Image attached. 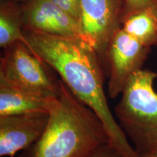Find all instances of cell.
Masks as SVG:
<instances>
[{"instance_id":"11","label":"cell","mask_w":157,"mask_h":157,"mask_svg":"<svg viewBox=\"0 0 157 157\" xmlns=\"http://www.w3.org/2000/svg\"><path fill=\"white\" fill-rule=\"evenodd\" d=\"M121 28L145 46L157 45V3L126 17Z\"/></svg>"},{"instance_id":"5","label":"cell","mask_w":157,"mask_h":157,"mask_svg":"<svg viewBox=\"0 0 157 157\" xmlns=\"http://www.w3.org/2000/svg\"><path fill=\"white\" fill-rule=\"evenodd\" d=\"M150 49L121 27L116 31L103 58L109 75V98L113 99L121 95L131 76L143 69Z\"/></svg>"},{"instance_id":"8","label":"cell","mask_w":157,"mask_h":157,"mask_svg":"<svg viewBox=\"0 0 157 157\" xmlns=\"http://www.w3.org/2000/svg\"><path fill=\"white\" fill-rule=\"evenodd\" d=\"M49 113L0 116V156L15 157L40 138Z\"/></svg>"},{"instance_id":"2","label":"cell","mask_w":157,"mask_h":157,"mask_svg":"<svg viewBox=\"0 0 157 157\" xmlns=\"http://www.w3.org/2000/svg\"><path fill=\"white\" fill-rule=\"evenodd\" d=\"M105 143L110 139L101 119L60 80L44 133L15 157H86Z\"/></svg>"},{"instance_id":"1","label":"cell","mask_w":157,"mask_h":157,"mask_svg":"<svg viewBox=\"0 0 157 157\" xmlns=\"http://www.w3.org/2000/svg\"><path fill=\"white\" fill-rule=\"evenodd\" d=\"M23 32L25 43L33 52L101 119L110 143L126 157H140L110 109L104 89L103 62L95 49L82 39L33 30Z\"/></svg>"},{"instance_id":"16","label":"cell","mask_w":157,"mask_h":157,"mask_svg":"<svg viewBox=\"0 0 157 157\" xmlns=\"http://www.w3.org/2000/svg\"><path fill=\"white\" fill-rule=\"evenodd\" d=\"M18 1H20V2H24V1H25V0H18Z\"/></svg>"},{"instance_id":"12","label":"cell","mask_w":157,"mask_h":157,"mask_svg":"<svg viewBox=\"0 0 157 157\" xmlns=\"http://www.w3.org/2000/svg\"><path fill=\"white\" fill-rule=\"evenodd\" d=\"M156 3H157V0H125L121 23L129 15L143 10Z\"/></svg>"},{"instance_id":"10","label":"cell","mask_w":157,"mask_h":157,"mask_svg":"<svg viewBox=\"0 0 157 157\" xmlns=\"http://www.w3.org/2000/svg\"><path fill=\"white\" fill-rule=\"evenodd\" d=\"M22 2L18 0L0 1V47L5 49L25 40L23 36Z\"/></svg>"},{"instance_id":"3","label":"cell","mask_w":157,"mask_h":157,"mask_svg":"<svg viewBox=\"0 0 157 157\" xmlns=\"http://www.w3.org/2000/svg\"><path fill=\"white\" fill-rule=\"evenodd\" d=\"M157 73L141 69L131 76L114 113L117 122L142 155L157 146Z\"/></svg>"},{"instance_id":"14","label":"cell","mask_w":157,"mask_h":157,"mask_svg":"<svg viewBox=\"0 0 157 157\" xmlns=\"http://www.w3.org/2000/svg\"><path fill=\"white\" fill-rule=\"evenodd\" d=\"M55 4L67 12L79 23L80 0H51Z\"/></svg>"},{"instance_id":"4","label":"cell","mask_w":157,"mask_h":157,"mask_svg":"<svg viewBox=\"0 0 157 157\" xmlns=\"http://www.w3.org/2000/svg\"><path fill=\"white\" fill-rule=\"evenodd\" d=\"M23 42L4 49L0 60V83L29 93L56 98L60 95V79Z\"/></svg>"},{"instance_id":"15","label":"cell","mask_w":157,"mask_h":157,"mask_svg":"<svg viewBox=\"0 0 157 157\" xmlns=\"http://www.w3.org/2000/svg\"><path fill=\"white\" fill-rule=\"evenodd\" d=\"M140 157H157V146L154 147L145 154L140 155Z\"/></svg>"},{"instance_id":"6","label":"cell","mask_w":157,"mask_h":157,"mask_svg":"<svg viewBox=\"0 0 157 157\" xmlns=\"http://www.w3.org/2000/svg\"><path fill=\"white\" fill-rule=\"evenodd\" d=\"M124 4L125 0H80L82 38L95 49L102 60L113 35L121 27Z\"/></svg>"},{"instance_id":"9","label":"cell","mask_w":157,"mask_h":157,"mask_svg":"<svg viewBox=\"0 0 157 157\" xmlns=\"http://www.w3.org/2000/svg\"><path fill=\"white\" fill-rule=\"evenodd\" d=\"M58 98L44 97L0 83V116L49 113Z\"/></svg>"},{"instance_id":"7","label":"cell","mask_w":157,"mask_h":157,"mask_svg":"<svg viewBox=\"0 0 157 157\" xmlns=\"http://www.w3.org/2000/svg\"><path fill=\"white\" fill-rule=\"evenodd\" d=\"M21 2L23 30L83 39L77 20L51 0H25Z\"/></svg>"},{"instance_id":"13","label":"cell","mask_w":157,"mask_h":157,"mask_svg":"<svg viewBox=\"0 0 157 157\" xmlns=\"http://www.w3.org/2000/svg\"><path fill=\"white\" fill-rule=\"evenodd\" d=\"M86 157H126L114 148L110 143L98 146Z\"/></svg>"}]
</instances>
